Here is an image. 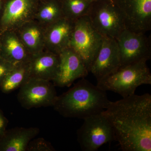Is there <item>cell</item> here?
Here are the masks:
<instances>
[{"label": "cell", "mask_w": 151, "mask_h": 151, "mask_svg": "<svg viewBox=\"0 0 151 151\" xmlns=\"http://www.w3.org/2000/svg\"><path fill=\"white\" fill-rule=\"evenodd\" d=\"M123 151H151V95L133 94L109 102L102 113Z\"/></svg>", "instance_id": "1"}, {"label": "cell", "mask_w": 151, "mask_h": 151, "mask_svg": "<svg viewBox=\"0 0 151 151\" xmlns=\"http://www.w3.org/2000/svg\"><path fill=\"white\" fill-rule=\"evenodd\" d=\"M110 102L106 91L83 78L67 92L58 96L53 107L65 118L84 120L102 113Z\"/></svg>", "instance_id": "2"}, {"label": "cell", "mask_w": 151, "mask_h": 151, "mask_svg": "<svg viewBox=\"0 0 151 151\" xmlns=\"http://www.w3.org/2000/svg\"><path fill=\"white\" fill-rule=\"evenodd\" d=\"M147 60L120 67L113 73L97 81V86L105 91H110L123 97L134 94L142 85H151V73Z\"/></svg>", "instance_id": "3"}, {"label": "cell", "mask_w": 151, "mask_h": 151, "mask_svg": "<svg viewBox=\"0 0 151 151\" xmlns=\"http://www.w3.org/2000/svg\"><path fill=\"white\" fill-rule=\"evenodd\" d=\"M103 38V36L93 27L87 16L75 21L68 47L81 57L89 72Z\"/></svg>", "instance_id": "4"}, {"label": "cell", "mask_w": 151, "mask_h": 151, "mask_svg": "<svg viewBox=\"0 0 151 151\" xmlns=\"http://www.w3.org/2000/svg\"><path fill=\"white\" fill-rule=\"evenodd\" d=\"M87 16L103 37L116 39L126 28L122 13L113 0L93 1Z\"/></svg>", "instance_id": "5"}, {"label": "cell", "mask_w": 151, "mask_h": 151, "mask_svg": "<svg viewBox=\"0 0 151 151\" xmlns=\"http://www.w3.org/2000/svg\"><path fill=\"white\" fill-rule=\"evenodd\" d=\"M77 132V140L83 151H96L101 146L115 140L113 127L102 113L84 119Z\"/></svg>", "instance_id": "6"}, {"label": "cell", "mask_w": 151, "mask_h": 151, "mask_svg": "<svg viewBox=\"0 0 151 151\" xmlns=\"http://www.w3.org/2000/svg\"><path fill=\"white\" fill-rule=\"evenodd\" d=\"M52 81L30 77L20 87L17 100L25 109L53 106L57 97Z\"/></svg>", "instance_id": "7"}, {"label": "cell", "mask_w": 151, "mask_h": 151, "mask_svg": "<svg viewBox=\"0 0 151 151\" xmlns=\"http://www.w3.org/2000/svg\"><path fill=\"white\" fill-rule=\"evenodd\" d=\"M121 59V66L151 58V42L145 33L126 28L116 39Z\"/></svg>", "instance_id": "8"}, {"label": "cell", "mask_w": 151, "mask_h": 151, "mask_svg": "<svg viewBox=\"0 0 151 151\" xmlns=\"http://www.w3.org/2000/svg\"><path fill=\"white\" fill-rule=\"evenodd\" d=\"M39 0H5L0 18V34L16 30L27 22L35 19Z\"/></svg>", "instance_id": "9"}, {"label": "cell", "mask_w": 151, "mask_h": 151, "mask_svg": "<svg viewBox=\"0 0 151 151\" xmlns=\"http://www.w3.org/2000/svg\"><path fill=\"white\" fill-rule=\"evenodd\" d=\"M124 17L126 28L146 33L151 28V0H113Z\"/></svg>", "instance_id": "10"}, {"label": "cell", "mask_w": 151, "mask_h": 151, "mask_svg": "<svg viewBox=\"0 0 151 151\" xmlns=\"http://www.w3.org/2000/svg\"><path fill=\"white\" fill-rule=\"evenodd\" d=\"M58 72L52 82L55 86L68 87L78 78H85L89 71L81 57L68 47L59 54Z\"/></svg>", "instance_id": "11"}, {"label": "cell", "mask_w": 151, "mask_h": 151, "mask_svg": "<svg viewBox=\"0 0 151 151\" xmlns=\"http://www.w3.org/2000/svg\"><path fill=\"white\" fill-rule=\"evenodd\" d=\"M120 66V53L116 40L103 37L101 46L89 72L98 81L116 71Z\"/></svg>", "instance_id": "12"}, {"label": "cell", "mask_w": 151, "mask_h": 151, "mask_svg": "<svg viewBox=\"0 0 151 151\" xmlns=\"http://www.w3.org/2000/svg\"><path fill=\"white\" fill-rule=\"evenodd\" d=\"M75 21L63 18L45 28V50L59 54L67 48Z\"/></svg>", "instance_id": "13"}, {"label": "cell", "mask_w": 151, "mask_h": 151, "mask_svg": "<svg viewBox=\"0 0 151 151\" xmlns=\"http://www.w3.org/2000/svg\"><path fill=\"white\" fill-rule=\"evenodd\" d=\"M59 54L45 50L31 55L29 61V78L52 81L59 68Z\"/></svg>", "instance_id": "14"}, {"label": "cell", "mask_w": 151, "mask_h": 151, "mask_svg": "<svg viewBox=\"0 0 151 151\" xmlns=\"http://www.w3.org/2000/svg\"><path fill=\"white\" fill-rule=\"evenodd\" d=\"M0 56L15 65L29 61L31 55L16 32L7 31L0 34Z\"/></svg>", "instance_id": "15"}, {"label": "cell", "mask_w": 151, "mask_h": 151, "mask_svg": "<svg viewBox=\"0 0 151 151\" xmlns=\"http://www.w3.org/2000/svg\"><path fill=\"white\" fill-rule=\"evenodd\" d=\"M35 127H16L0 135V151H26L29 143L39 133Z\"/></svg>", "instance_id": "16"}, {"label": "cell", "mask_w": 151, "mask_h": 151, "mask_svg": "<svg viewBox=\"0 0 151 151\" xmlns=\"http://www.w3.org/2000/svg\"><path fill=\"white\" fill-rule=\"evenodd\" d=\"M15 31L31 55L45 50V28L35 19L27 22Z\"/></svg>", "instance_id": "17"}, {"label": "cell", "mask_w": 151, "mask_h": 151, "mask_svg": "<svg viewBox=\"0 0 151 151\" xmlns=\"http://www.w3.org/2000/svg\"><path fill=\"white\" fill-rule=\"evenodd\" d=\"M65 17L60 0H40L35 19L45 28Z\"/></svg>", "instance_id": "18"}, {"label": "cell", "mask_w": 151, "mask_h": 151, "mask_svg": "<svg viewBox=\"0 0 151 151\" xmlns=\"http://www.w3.org/2000/svg\"><path fill=\"white\" fill-rule=\"evenodd\" d=\"M29 78V62L15 65L0 84V89L4 93H10L19 88Z\"/></svg>", "instance_id": "19"}, {"label": "cell", "mask_w": 151, "mask_h": 151, "mask_svg": "<svg viewBox=\"0 0 151 151\" xmlns=\"http://www.w3.org/2000/svg\"><path fill=\"white\" fill-rule=\"evenodd\" d=\"M64 17L75 21L87 16L92 0H60Z\"/></svg>", "instance_id": "20"}, {"label": "cell", "mask_w": 151, "mask_h": 151, "mask_svg": "<svg viewBox=\"0 0 151 151\" xmlns=\"http://www.w3.org/2000/svg\"><path fill=\"white\" fill-rule=\"evenodd\" d=\"M55 149L43 138H39L32 140L28 145L27 150L28 151H54Z\"/></svg>", "instance_id": "21"}, {"label": "cell", "mask_w": 151, "mask_h": 151, "mask_svg": "<svg viewBox=\"0 0 151 151\" xmlns=\"http://www.w3.org/2000/svg\"><path fill=\"white\" fill-rule=\"evenodd\" d=\"M15 65L0 56V84Z\"/></svg>", "instance_id": "22"}, {"label": "cell", "mask_w": 151, "mask_h": 151, "mask_svg": "<svg viewBox=\"0 0 151 151\" xmlns=\"http://www.w3.org/2000/svg\"><path fill=\"white\" fill-rule=\"evenodd\" d=\"M8 124L7 119L3 115L0 110V135L2 134L6 130Z\"/></svg>", "instance_id": "23"}, {"label": "cell", "mask_w": 151, "mask_h": 151, "mask_svg": "<svg viewBox=\"0 0 151 151\" xmlns=\"http://www.w3.org/2000/svg\"><path fill=\"white\" fill-rule=\"evenodd\" d=\"M4 4L5 0H0V18L2 14Z\"/></svg>", "instance_id": "24"}, {"label": "cell", "mask_w": 151, "mask_h": 151, "mask_svg": "<svg viewBox=\"0 0 151 151\" xmlns=\"http://www.w3.org/2000/svg\"><path fill=\"white\" fill-rule=\"evenodd\" d=\"M92 1H98V0H92Z\"/></svg>", "instance_id": "25"}, {"label": "cell", "mask_w": 151, "mask_h": 151, "mask_svg": "<svg viewBox=\"0 0 151 151\" xmlns=\"http://www.w3.org/2000/svg\"><path fill=\"white\" fill-rule=\"evenodd\" d=\"M39 1H40V0H39Z\"/></svg>", "instance_id": "26"}]
</instances>
